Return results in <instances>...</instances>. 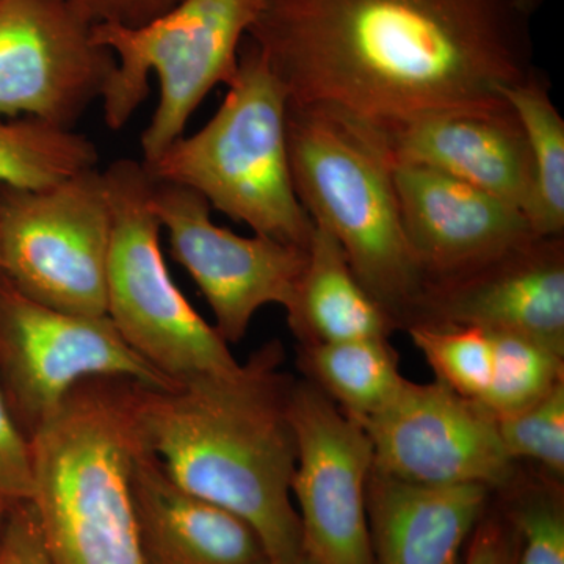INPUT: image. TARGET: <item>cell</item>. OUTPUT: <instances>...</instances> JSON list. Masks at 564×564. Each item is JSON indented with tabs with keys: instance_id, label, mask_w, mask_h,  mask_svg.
Here are the masks:
<instances>
[{
	"instance_id": "cell-1",
	"label": "cell",
	"mask_w": 564,
	"mask_h": 564,
	"mask_svg": "<svg viewBox=\"0 0 564 564\" xmlns=\"http://www.w3.org/2000/svg\"><path fill=\"white\" fill-rule=\"evenodd\" d=\"M516 0H263L247 40L289 102L370 124L503 106L536 73Z\"/></svg>"
},
{
	"instance_id": "cell-2",
	"label": "cell",
	"mask_w": 564,
	"mask_h": 564,
	"mask_svg": "<svg viewBox=\"0 0 564 564\" xmlns=\"http://www.w3.org/2000/svg\"><path fill=\"white\" fill-rule=\"evenodd\" d=\"M282 359L274 340L232 372L170 389L129 381V406L141 444L174 484L247 521L272 564H306L291 492L293 381Z\"/></svg>"
},
{
	"instance_id": "cell-3",
	"label": "cell",
	"mask_w": 564,
	"mask_h": 564,
	"mask_svg": "<svg viewBox=\"0 0 564 564\" xmlns=\"http://www.w3.org/2000/svg\"><path fill=\"white\" fill-rule=\"evenodd\" d=\"M128 383L84 381L29 437V502L54 564H148L133 505L140 437Z\"/></svg>"
},
{
	"instance_id": "cell-4",
	"label": "cell",
	"mask_w": 564,
	"mask_h": 564,
	"mask_svg": "<svg viewBox=\"0 0 564 564\" xmlns=\"http://www.w3.org/2000/svg\"><path fill=\"white\" fill-rule=\"evenodd\" d=\"M293 188L340 243L352 272L397 326L413 323L429 278L404 236L392 165L366 122L289 102Z\"/></svg>"
},
{
	"instance_id": "cell-5",
	"label": "cell",
	"mask_w": 564,
	"mask_h": 564,
	"mask_svg": "<svg viewBox=\"0 0 564 564\" xmlns=\"http://www.w3.org/2000/svg\"><path fill=\"white\" fill-rule=\"evenodd\" d=\"M288 110L281 82L245 40L214 117L193 135L174 140L144 169L154 181L199 193L252 232L306 250L314 221L293 188Z\"/></svg>"
},
{
	"instance_id": "cell-6",
	"label": "cell",
	"mask_w": 564,
	"mask_h": 564,
	"mask_svg": "<svg viewBox=\"0 0 564 564\" xmlns=\"http://www.w3.org/2000/svg\"><path fill=\"white\" fill-rule=\"evenodd\" d=\"M263 0H182L140 28L93 25V35L113 54L115 66L101 101L104 120L120 131L147 101L150 76L161 87L150 124L141 133L143 163L154 162L218 84L228 85L239 65L248 31Z\"/></svg>"
},
{
	"instance_id": "cell-7",
	"label": "cell",
	"mask_w": 564,
	"mask_h": 564,
	"mask_svg": "<svg viewBox=\"0 0 564 564\" xmlns=\"http://www.w3.org/2000/svg\"><path fill=\"white\" fill-rule=\"evenodd\" d=\"M102 174L111 210L107 317L122 340L176 384L236 370L240 362L229 344L193 310L169 272L143 162L120 159Z\"/></svg>"
},
{
	"instance_id": "cell-8",
	"label": "cell",
	"mask_w": 564,
	"mask_h": 564,
	"mask_svg": "<svg viewBox=\"0 0 564 564\" xmlns=\"http://www.w3.org/2000/svg\"><path fill=\"white\" fill-rule=\"evenodd\" d=\"M111 210L98 169L41 191L2 188L0 273L33 302L107 315Z\"/></svg>"
},
{
	"instance_id": "cell-9",
	"label": "cell",
	"mask_w": 564,
	"mask_h": 564,
	"mask_svg": "<svg viewBox=\"0 0 564 564\" xmlns=\"http://www.w3.org/2000/svg\"><path fill=\"white\" fill-rule=\"evenodd\" d=\"M0 367L32 436L69 393L96 378L177 386L122 340L107 315L62 313L28 299L0 273Z\"/></svg>"
},
{
	"instance_id": "cell-10",
	"label": "cell",
	"mask_w": 564,
	"mask_h": 564,
	"mask_svg": "<svg viewBox=\"0 0 564 564\" xmlns=\"http://www.w3.org/2000/svg\"><path fill=\"white\" fill-rule=\"evenodd\" d=\"M289 414L296 441L291 492L306 564H373L367 518L373 448L366 430L311 381H293Z\"/></svg>"
},
{
	"instance_id": "cell-11",
	"label": "cell",
	"mask_w": 564,
	"mask_h": 564,
	"mask_svg": "<svg viewBox=\"0 0 564 564\" xmlns=\"http://www.w3.org/2000/svg\"><path fill=\"white\" fill-rule=\"evenodd\" d=\"M93 25L74 0H0V117L73 128L117 66Z\"/></svg>"
},
{
	"instance_id": "cell-12",
	"label": "cell",
	"mask_w": 564,
	"mask_h": 564,
	"mask_svg": "<svg viewBox=\"0 0 564 564\" xmlns=\"http://www.w3.org/2000/svg\"><path fill=\"white\" fill-rule=\"evenodd\" d=\"M151 202L174 259L209 303L214 328L226 344H239L267 304L291 306L307 248L220 228L212 221L209 203L182 185L152 180Z\"/></svg>"
},
{
	"instance_id": "cell-13",
	"label": "cell",
	"mask_w": 564,
	"mask_h": 564,
	"mask_svg": "<svg viewBox=\"0 0 564 564\" xmlns=\"http://www.w3.org/2000/svg\"><path fill=\"white\" fill-rule=\"evenodd\" d=\"M373 470L406 484L507 488L514 477L497 419L440 381L404 380L388 406L364 423Z\"/></svg>"
},
{
	"instance_id": "cell-14",
	"label": "cell",
	"mask_w": 564,
	"mask_h": 564,
	"mask_svg": "<svg viewBox=\"0 0 564 564\" xmlns=\"http://www.w3.org/2000/svg\"><path fill=\"white\" fill-rule=\"evenodd\" d=\"M411 325L516 334L564 355L563 237L534 236L473 270L429 281Z\"/></svg>"
},
{
	"instance_id": "cell-15",
	"label": "cell",
	"mask_w": 564,
	"mask_h": 564,
	"mask_svg": "<svg viewBox=\"0 0 564 564\" xmlns=\"http://www.w3.org/2000/svg\"><path fill=\"white\" fill-rule=\"evenodd\" d=\"M404 236L429 281L492 261L538 236L524 212L447 174L392 165Z\"/></svg>"
},
{
	"instance_id": "cell-16",
	"label": "cell",
	"mask_w": 564,
	"mask_h": 564,
	"mask_svg": "<svg viewBox=\"0 0 564 564\" xmlns=\"http://www.w3.org/2000/svg\"><path fill=\"white\" fill-rule=\"evenodd\" d=\"M366 124L391 165L423 166L447 174L529 215L532 161L524 129L510 104Z\"/></svg>"
},
{
	"instance_id": "cell-17",
	"label": "cell",
	"mask_w": 564,
	"mask_h": 564,
	"mask_svg": "<svg viewBox=\"0 0 564 564\" xmlns=\"http://www.w3.org/2000/svg\"><path fill=\"white\" fill-rule=\"evenodd\" d=\"M132 494L148 564H272L247 521L180 488L141 441Z\"/></svg>"
},
{
	"instance_id": "cell-18",
	"label": "cell",
	"mask_w": 564,
	"mask_h": 564,
	"mask_svg": "<svg viewBox=\"0 0 564 564\" xmlns=\"http://www.w3.org/2000/svg\"><path fill=\"white\" fill-rule=\"evenodd\" d=\"M492 489L406 484L372 470L367 518L373 564H462Z\"/></svg>"
},
{
	"instance_id": "cell-19",
	"label": "cell",
	"mask_w": 564,
	"mask_h": 564,
	"mask_svg": "<svg viewBox=\"0 0 564 564\" xmlns=\"http://www.w3.org/2000/svg\"><path fill=\"white\" fill-rule=\"evenodd\" d=\"M285 311L302 345L388 339L397 328L352 272L336 237L317 223L307 245L306 265Z\"/></svg>"
},
{
	"instance_id": "cell-20",
	"label": "cell",
	"mask_w": 564,
	"mask_h": 564,
	"mask_svg": "<svg viewBox=\"0 0 564 564\" xmlns=\"http://www.w3.org/2000/svg\"><path fill=\"white\" fill-rule=\"evenodd\" d=\"M302 367L311 383L361 426L395 399L406 380L388 339L302 345Z\"/></svg>"
},
{
	"instance_id": "cell-21",
	"label": "cell",
	"mask_w": 564,
	"mask_h": 564,
	"mask_svg": "<svg viewBox=\"0 0 564 564\" xmlns=\"http://www.w3.org/2000/svg\"><path fill=\"white\" fill-rule=\"evenodd\" d=\"M524 129L533 170L529 221L538 236L564 234V120L541 74L503 93Z\"/></svg>"
},
{
	"instance_id": "cell-22",
	"label": "cell",
	"mask_w": 564,
	"mask_h": 564,
	"mask_svg": "<svg viewBox=\"0 0 564 564\" xmlns=\"http://www.w3.org/2000/svg\"><path fill=\"white\" fill-rule=\"evenodd\" d=\"M98 150L84 133L32 118L0 121V185L41 191L96 169Z\"/></svg>"
},
{
	"instance_id": "cell-23",
	"label": "cell",
	"mask_w": 564,
	"mask_h": 564,
	"mask_svg": "<svg viewBox=\"0 0 564 564\" xmlns=\"http://www.w3.org/2000/svg\"><path fill=\"white\" fill-rule=\"evenodd\" d=\"M489 334L491 380L480 403L494 417L518 413L563 383L564 355L516 334Z\"/></svg>"
},
{
	"instance_id": "cell-24",
	"label": "cell",
	"mask_w": 564,
	"mask_h": 564,
	"mask_svg": "<svg viewBox=\"0 0 564 564\" xmlns=\"http://www.w3.org/2000/svg\"><path fill=\"white\" fill-rule=\"evenodd\" d=\"M406 329L436 381L466 399L481 402L491 380V334L475 326L411 325Z\"/></svg>"
},
{
	"instance_id": "cell-25",
	"label": "cell",
	"mask_w": 564,
	"mask_h": 564,
	"mask_svg": "<svg viewBox=\"0 0 564 564\" xmlns=\"http://www.w3.org/2000/svg\"><path fill=\"white\" fill-rule=\"evenodd\" d=\"M500 440L513 462L532 459L549 474H564V381L518 413L497 419Z\"/></svg>"
},
{
	"instance_id": "cell-26",
	"label": "cell",
	"mask_w": 564,
	"mask_h": 564,
	"mask_svg": "<svg viewBox=\"0 0 564 564\" xmlns=\"http://www.w3.org/2000/svg\"><path fill=\"white\" fill-rule=\"evenodd\" d=\"M518 564H564V511L558 491L545 486L519 496L511 507Z\"/></svg>"
},
{
	"instance_id": "cell-27",
	"label": "cell",
	"mask_w": 564,
	"mask_h": 564,
	"mask_svg": "<svg viewBox=\"0 0 564 564\" xmlns=\"http://www.w3.org/2000/svg\"><path fill=\"white\" fill-rule=\"evenodd\" d=\"M33 492L31 440L22 432L0 392V499L13 505L29 502Z\"/></svg>"
},
{
	"instance_id": "cell-28",
	"label": "cell",
	"mask_w": 564,
	"mask_h": 564,
	"mask_svg": "<svg viewBox=\"0 0 564 564\" xmlns=\"http://www.w3.org/2000/svg\"><path fill=\"white\" fill-rule=\"evenodd\" d=\"M0 564H54L31 502L11 505L0 536Z\"/></svg>"
},
{
	"instance_id": "cell-29",
	"label": "cell",
	"mask_w": 564,
	"mask_h": 564,
	"mask_svg": "<svg viewBox=\"0 0 564 564\" xmlns=\"http://www.w3.org/2000/svg\"><path fill=\"white\" fill-rule=\"evenodd\" d=\"M91 24L140 28L158 20L182 0H74Z\"/></svg>"
},
{
	"instance_id": "cell-30",
	"label": "cell",
	"mask_w": 564,
	"mask_h": 564,
	"mask_svg": "<svg viewBox=\"0 0 564 564\" xmlns=\"http://www.w3.org/2000/svg\"><path fill=\"white\" fill-rule=\"evenodd\" d=\"M463 564H518V536L513 525L499 519H481Z\"/></svg>"
},
{
	"instance_id": "cell-31",
	"label": "cell",
	"mask_w": 564,
	"mask_h": 564,
	"mask_svg": "<svg viewBox=\"0 0 564 564\" xmlns=\"http://www.w3.org/2000/svg\"><path fill=\"white\" fill-rule=\"evenodd\" d=\"M525 13H529L530 17H533L534 11H536L538 7L541 6L543 0H516Z\"/></svg>"
},
{
	"instance_id": "cell-32",
	"label": "cell",
	"mask_w": 564,
	"mask_h": 564,
	"mask_svg": "<svg viewBox=\"0 0 564 564\" xmlns=\"http://www.w3.org/2000/svg\"><path fill=\"white\" fill-rule=\"evenodd\" d=\"M7 505H10V503L3 502V500L0 499V514H2L3 511H6Z\"/></svg>"
},
{
	"instance_id": "cell-33",
	"label": "cell",
	"mask_w": 564,
	"mask_h": 564,
	"mask_svg": "<svg viewBox=\"0 0 564 564\" xmlns=\"http://www.w3.org/2000/svg\"><path fill=\"white\" fill-rule=\"evenodd\" d=\"M2 185H0V210H2Z\"/></svg>"
}]
</instances>
